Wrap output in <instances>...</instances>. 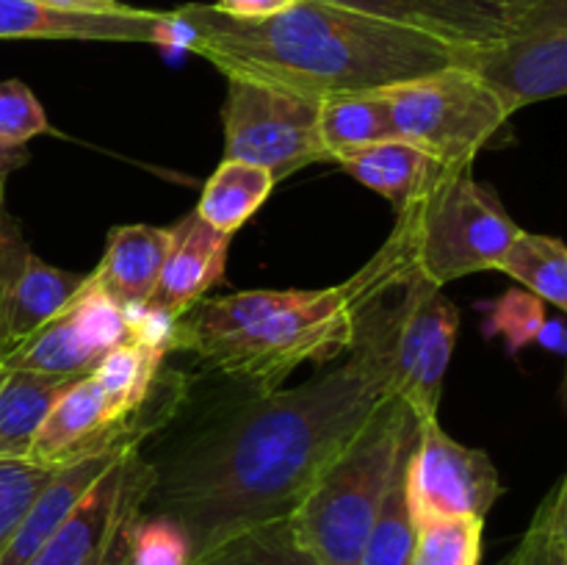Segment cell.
<instances>
[{"label":"cell","instance_id":"cell-33","mask_svg":"<svg viewBox=\"0 0 567 565\" xmlns=\"http://www.w3.org/2000/svg\"><path fill=\"white\" fill-rule=\"evenodd\" d=\"M37 3L55 11H72V14H120L131 9L120 0H37Z\"/></svg>","mask_w":567,"mask_h":565},{"label":"cell","instance_id":"cell-13","mask_svg":"<svg viewBox=\"0 0 567 565\" xmlns=\"http://www.w3.org/2000/svg\"><path fill=\"white\" fill-rule=\"evenodd\" d=\"M410 28L454 50H482L513 39L548 0H319Z\"/></svg>","mask_w":567,"mask_h":565},{"label":"cell","instance_id":"cell-30","mask_svg":"<svg viewBox=\"0 0 567 565\" xmlns=\"http://www.w3.org/2000/svg\"><path fill=\"white\" fill-rule=\"evenodd\" d=\"M53 474L55 469H44V465L28 463V460H3L0 463V552L25 515V510L31 507V502Z\"/></svg>","mask_w":567,"mask_h":565},{"label":"cell","instance_id":"cell-10","mask_svg":"<svg viewBox=\"0 0 567 565\" xmlns=\"http://www.w3.org/2000/svg\"><path fill=\"white\" fill-rule=\"evenodd\" d=\"M502 476L485 449L454 441L441 421H419L408 474L410 513L415 524L435 518H487L502 496Z\"/></svg>","mask_w":567,"mask_h":565},{"label":"cell","instance_id":"cell-27","mask_svg":"<svg viewBox=\"0 0 567 565\" xmlns=\"http://www.w3.org/2000/svg\"><path fill=\"white\" fill-rule=\"evenodd\" d=\"M515 565H567V476L543 496L513 552Z\"/></svg>","mask_w":567,"mask_h":565},{"label":"cell","instance_id":"cell-32","mask_svg":"<svg viewBox=\"0 0 567 565\" xmlns=\"http://www.w3.org/2000/svg\"><path fill=\"white\" fill-rule=\"evenodd\" d=\"M297 0H216V9L225 11L230 17H241V20H258V17L280 14V11L291 9Z\"/></svg>","mask_w":567,"mask_h":565},{"label":"cell","instance_id":"cell-18","mask_svg":"<svg viewBox=\"0 0 567 565\" xmlns=\"http://www.w3.org/2000/svg\"><path fill=\"white\" fill-rule=\"evenodd\" d=\"M172 244V227L120 225L109 230L97 269L89 271L97 291L125 314H142L158 282Z\"/></svg>","mask_w":567,"mask_h":565},{"label":"cell","instance_id":"cell-26","mask_svg":"<svg viewBox=\"0 0 567 565\" xmlns=\"http://www.w3.org/2000/svg\"><path fill=\"white\" fill-rule=\"evenodd\" d=\"M482 518H435L415 524V543L410 565H480Z\"/></svg>","mask_w":567,"mask_h":565},{"label":"cell","instance_id":"cell-4","mask_svg":"<svg viewBox=\"0 0 567 565\" xmlns=\"http://www.w3.org/2000/svg\"><path fill=\"white\" fill-rule=\"evenodd\" d=\"M404 421L408 408L391 397L288 515L316 565H360L391 482Z\"/></svg>","mask_w":567,"mask_h":565},{"label":"cell","instance_id":"cell-9","mask_svg":"<svg viewBox=\"0 0 567 565\" xmlns=\"http://www.w3.org/2000/svg\"><path fill=\"white\" fill-rule=\"evenodd\" d=\"M457 64L474 72L513 116L526 105L567 92V0H548L513 39L482 50H460Z\"/></svg>","mask_w":567,"mask_h":565},{"label":"cell","instance_id":"cell-1","mask_svg":"<svg viewBox=\"0 0 567 565\" xmlns=\"http://www.w3.org/2000/svg\"><path fill=\"white\" fill-rule=\"evenodd\" d=\"M399 319L402 291L363 316L341 366L286 391H249L164 460H150L155 482L144 510L177 521L194 557L233 532L291 515L321 471L393 397Z\"/></svg>","mask_w":567,"mask_h":565},{"label":"cell","instance_id":"cell-19","mask_svg":"<svg viewBox=\"0 0 567 565\" xmlns=\"http://www.w3.org/2000/svg\"><path fill=\"white\" fill-rule=\"evenodd\" d=\"M336 164L354 181L385 197L396 214H404L430 186L432 177L443 170L437 161L402 138H388L343 153L338 155Z\"/></svg>","mask_w":567,"mask_h":565},{"label":"cell","instance_id":"cell-12","mask_svg":"<svg viewBox=\"0 0 567 565\" xmlns=\"http://www.w3.org/2000/svg\"><path fill=\"white\" fill-rule=\"evenodd\" d=\"M131 336L133 316L109 302L89 275L86 286L53 319L0 355V366L37 374L83 377Z\"/></svg>","mask_w":567,"mask_h":565},{"label":"cell","instance_id":"cell-11","mask_svg":"<svg viewBox=\"0 0 567 565\" xmlns=\"http://www.w3.org/2000/svg\"><path fill=\"white\" fill-rule=\"evenodd\" d=\"M457 330L460 314L452 299L424 277H410L402 288L391 391L415 421L435 419L441 410L443 380L452 363Z\"/></svg>","mask_w":567,"mask_h":565},{"label":"cell","instance_id":"cell-34","mask_svg":"<svg viewBox=\"0 0 567 565\" xmlns=\"http://www.w3.org/2000/svg\"><path fill=\"white\" fill-rule=\"evenodd\" d=\"M25 161H28L25 147H3V144H0V203H3L6 183H9L11 172L20 170Z\"/></svg>","mask_w":567,"mask_h":565},{"label":"cell","instance_id":"cell-2","mask_svg":"<svg viewBox=\"0 0 567 565\" xmlns=\"http://www.w3.org/2000/svg\"><path fill=\"white\" fill-rule=\"evenodd\" d=\"M175 14L192 33L186 50L227 78L313 100L413 81L457 64L460 53L419 31L319 0H297L258 20L205 3L181 6Z\"/></svg>","mask_w":567,"mask_h":565},{"label":"cell","instance_id":"cell-23","mask_svg":"<svg viewBox=\"0 0 567 565\" xmlns=\"http://www.w3.org/2000/svg\"><path fill=\"white\" fill-rule=\"evenodd\" d=\"M319 136L330 161H336L352 150L396 138V133L385 97L374 89L319 100Z\"/></svg>","mask_w":567,"mask_h":565},{"label":"cell","instance_id":"cell-36","mask_svg":"<svg viewBox=\"0 0 567 565\" xmlns=\"http://www.w3.org/2000/svg\"><path fill=\"white\" fill-rule=\"evenodd\" d=\"M498 565H515V559H513V554H509V557H507V559H502V563H498Z\"/></svg>","mask_w":567,"mask_h":565},{"label":"cell","instance_id":"cell-20","mask_svg":"<svg viewBox=\"0 0 567 565\" xmlns=\"http://www.w3.org/2000/svg\"><path fill=\"white\" fill-rule=\"evenodd\" d=\"M75 380L78 377L37 374L0 366V463L28 460L44 415Z\"/></svg>","mask_w":567,"mask_h":565},{"label":"cell","instance_id":"cell-7","mask_svg":"<svg viewBox=\"0 0 567 565\" xmlns=\"http://www.w3.org/2000/svg\"><path fill=\"white\" fill-rule=\"evenodd\" d=\"M221 125L225 161L260 166L275 181L330 161L319 136V100L313 97L227 78Z\"/></svg>","mask_w":567,"mask_h":565},{"label":"cell","instance_id":"cell-5","mask_svg":"<svg viewBox=\"0 0 567 565\" xmlns=\"http://www.w3.org/2000/svg\"><path fill=\"white\" fill-rule=\"evenodd\" d=\"M404 214L413 225L415 275L437 288L496 269L520 230L502 199L476 181L474 166H443Z\"/></svg>","mask_w":567,"mask_h":565},{"label":"cell","instance_id":"cell-3","mask_svg":"<svg viewBox=\"0 0 567 565\" xmlns=\"http://www.w3.org/2000/svg\"><path fill=\"white\" fill-rule=\"evenodd\" d=\"M413 275V225L399 214L385 244L336 286L199 299L172 325V352L194 355L255 393L275 391L302 363L324 366L349 352L363 316Z\"/></svg>","mask_w":567,"mask_h":565},{"label":"cell","instance_id":"cell-24","mask_svg":"<svg viewBox=\"0 0 567 565\" xmlns=\"http://www.w3.org/2000/svg\"><path fill=\"white\" fill-rule=\"evenodd\" d=\"M192 565H316L297 541L291 518L264 521L233 532L194 557Z\"/></svg>","mask_w":567,"mask_h":565},{"label":"cell","instance_id":"cell-37","mask_svg":"<svg viewBox=\"0 0 567 565\" xmlns=\"http://www.w3.org/2000/svg\"><path fill=\"white\" fill-rule=\"evenodd\" d=\"M3 210H6V208H3V203H0V214H3Z\"/></svg>","mask_w":567,"mask_h":565},{"label":"cell","instance_id":"cell-8","mask_svg":"<svg viewBox=\"0 0 567 565\" xmlns=\"http://www.w3.org/2000/svg\"><path fill=\"white\" fill-rule=\"evenodd\" d=\"M155 465L142 449L116 460L28 565H122L125 532L142 513Z\"/></svg>","mask_w":567,"mask_h":565},{"label":"cell","instance_id":"cell-17","mask_svg":"<svg viewBox=\"0 0 567 565\" xmlns=\"http://www.w3.org/2000/svg\"><path fill=\"white\" fill-rule=\"evenodd\" d=\"M142 446H116L105 449V452L89 454V458L75 460V463H66L61 469H55V474L50 476L48 485L39 491V496L33 499L31 507L25 510V515L20 518V524L14 526V532L6 541L3 552H0V565H28L39 554V548L53 537V532L59 530L66 521V515L75 510V504L92 491L94 482L111 469L120 458H125L127 452Z\"/></svg>","mask_w":567,"mask_h":565},{"label":"cell","instance_id":"cell-14","mask_svg":"<svg viewBox=\"0 0 567 565\" xmlns=\"http://www.w3.org/2000/svg\"><path fill=\"white\" fill-rule=\"evenodd\" d=\"M89 275L50 266L22 238L14 216L0 214V355L53 319Z\"/></svg>","mask_w":567,"mask_h":565},{"label":"cell","instance_id":"cell-21","mask_svg":"<svg viewBox=\"0 0 567 565\" xmlns=\"http://www.w3.org/2000/svg\"><path fill=\"white\" fill-rule=\"evenodd\" d=\"M415 438H419V421L408 410V421H404L396 460H393L391 469V482H388L380 515H377L363 554H360V565H410L415 543V518L410 513L408 474Z\"/></svg>","mask_w":567,"mask_h":565},{"label":"cell","instance_id":"cell-16","mask_svg":"<svg viewBox=\"0 0 567 565\" xmlns=\"http://www.w3.org/2000/svg\"><path fill=\"white\" fill-rule=\"evenodd\" d=\"M230 238L197 214L183 216L177 225H172L169 253L142 314L177 321L199 299L208 297L210 288L221 286Z\"/></svg>","mask_w":567,"mask_h":565},{"label":"cell","instance_id":"cell-29","mask_svg":"<svg viewBox=\"0 0 567 565\" xmlns=\"http://www.w3.org/2000/svg\"><path fill=\"white\" fill-rule=\"evenodd\" d=\"M543 305L526 288H509L487 308V336H502L509 352H520L537 341V332L546 325Z\"/></svg>","mask_w":567,"mask_h":565},{"label":"cell","instance_id":"cell-31","mask_svg":"<svg viewBox=\"0 0 567 565\" xmlns=\"http://www.w3.org/2000/svg\"><path fill=\"white\" fill-rule=\"evenodd\" d=\"M48 131V114L37 94L22 81H0V144L25 147L31 138Z\"/></svg>","mask_w":567,"mask_h":565},{"label":"cell","instance_id":"cell-35","mask_svg":"<svg viewBox=\"0 0 567 565\" xmlns=\"http://www.w3.org/2000/svg\"><path fill=\"white\" fill-rule=\"evenodd\" d=\"M537 341H540L546 349H551V352L565 355L567 341H565V325H563V321L546 319V325H543L540 332H537Z\"/></svg>","mask_w":567,"mask_h":565},{"label":"cell","instance_id":"cell-15","mask_svg":"<svg viewBox=\"0 0 567 565\" xmlns=\"http://www.w3.org/2000/svg\"><path fill=\"white\" fill-rule=\"evenodd\" d=\"M188 25L175 11L125 9L120 14H72L39 6L37 0H0V39H78L183 48Z\"/></svg>","mask_w":567,"mask_h":565},{"label":"cell","instance_id":"cell-6","mask_svg":"<svg viewBox=\"0 0 567 565\" xmlns=\"http://www.w3.org/2000/svg\"><path fill=\"white\" fill-rule=\"evenodd\" d=\"M393 133L446 170L474 166L476 155L509 122L491 89L452 64L413 81L380 89Z\"/></svg>","mask_w":567,"mask_h":565},{"label":"cell","instance_id":"cell-28","mask_svg":"<svg viewBox=\"0 0 567 565\" xmlns=\"http://www.w3.org/2000/svg\"><path fill=\"white\" fill-rule=\"evenodd\" d=\"M194 548L188 535L169 515L142 513L131 521L122 548V565H192Z\"/></svg>","mask_w":567,"mask_h":565},{"label":"cell","instance_id":"cell-25","mask_svg":"<svg viewBox=\"0 0 567 565\" xmlns=\"http://www.w3.org/2000/svg\"><path fill=\"white\" fill-rule=\"evenodd\" d=\"M496 269L524 282L526 291L543 302L567 308V249L559 238L518 230Z\"/></svg>","mask_w":567,"mask_h":565},{"label":"cell","instance_id":"cell-22","mask_svg":"<svg viewBox=\"0 0 567 565\" xmlns=\"http://www.w3.org/2000/svg\"><path fill=\"white\" fill-rule=\"evenodd\" d=\"M275 183L271 172L260 166L244 164V161H221L214 175L205 181L194 214L216 230L233 236L269 199Z\"/></svg>","mask_w":567,"mask_h":565}]
</instances>
